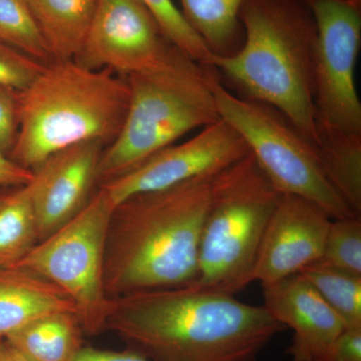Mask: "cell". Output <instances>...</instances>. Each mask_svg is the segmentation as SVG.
<instances>
[{"instance_id":"9a60e30c","label":"cell","mask_w":361,"mask_h":361,"mask_svg":"<svg viewBox=\"0 0 361 361\" xmlns=\"http://www.w3.org/2000/svg\"><path fill=\"white\" fill-rule=\"evenodd\" d=\"M61 311L78 316L75 303L56 285L20 266L0 268V338L40 316Z\"/></svg>"},{"instance_id":"8fae6325","label":"cell","mask_w":361,"mask_h":361,"mask_svg":"<svg viewBox=\"0 0 361 361\" xmlns=\"http://www.w3.org/2000/svg\"><path fill=\"white\" fill-rule=\"evenodd\" d=\"M250 153L241 135L223 118L187 142L157 152L129 172L99 185L114 204L158 191L199 176L217 174Z\"/></svg>"},{"instance_id":"83f0119b","label":"cell","mask_w":361,"mask_h":361,"mask_svg":"<svg viewBox=\"0 0 361 361\" xmlns=\"http://www.w3.org/2000/svg\"><path fill=\"white\" fill-rule=\"evenodd\" d=\"M33 172L18 166L0 153V187L21 186L32 182Z\"/></svg>"},{"instance_id":"277c9868","label":"cell","mask_w":361,"mask_h":361,"mask_svg":"<svg viewBox=\"0 0 361 361\" xmlns=\"http://www.w3.org/2000/svg\"><path fill=\"white\" fill-rule=\"evenodd\" d=\"M18 103L20 130L8 158L33 172L73 145L97 140L108 147L115 141L127 116L130 89L125 77L106 68L51 61L18 92Z\"/></svg>"},{"instance_id":"9c48e42d","label":"cell","mask_w":361,"mask_h":361,"mask_svg":"<svg viewBox=\"0 0 361 361\" xmlns=\"http://www.w3.org/2000/svg\"><path fill=\"white\" fill-rule=\"evenodd\" d=\"M316 28L314 108L319 145L361 137L355 68L361 47V0H305Z\"/></svg>"},{"instance_id":"d6986e66","label":"cell","mask_w":361,"mask_h":361,"mask_svg":"<svg viewBox=\"0 0 361 361\" xmlns=\"http://www.w3.org/2000/svg\"><path fill=\"white\" fill-rule=\"evenodd\" d=\"M39 242L30 183L0 187V268L20 263Z\"/></svg>"},{"instance_id":"ac0fdd59","label":"cell","mask_w":361,"mask_h":361,"mask_svg":"<svg viewBox=\"0 0 361 361\" xmlns=\"http://www.w3.org/2000/svg\"><path fill=\"white\" fill-rule=\"evenodd\" d=\"M250 0H180L183 16L213 56L235 54L244 42L240 11Z\"/></svg>"},{"instance_id":"ba28073f","label":"cell","mask_w":361,"mask_h":361,"mask_svg":"<svg viewBox=\"0 0 361 361\" xmlns=\"http://www.w3.org/2000/svg\"><path fill=\"white\" fill-rule=\"evenodd\" d=\"M115 206L108 192L99 186L77 216L39 241L16 265L37 273L65 292L75 303L87 336L106 330L111 299L104 288V244Z\"/></svg>"},{"instance_id":"e0dca14e","label":"cell","mask_w":361,"mask_h":361,"mask_svg":"<svg viewBox=\"0 0 361 361\" xmlns=\"http://www.w3.org/2000/svg\"><path fill=\"white\" fill-rule=\"evenodd\" d=\"M80 320L73 312L49 313L4 337L32 361H75L82 345Z\"/></svg>"},{"instance_id":"ffe728a7","label":"cell","mask_w":361,"mask_h":361,"mask_svg":"<svg viewBox=\"0 0 361 361\" xmlns=\"http://www.w3.org/2000/svg\"><path fill=\"white\" fill-rule=\"evenodd\" d=\"M301 275L349 327H361V276L324 264L306 266Z\"/></svg>"},{"instance_id":"30bf717a","label":"cell","mask_w":361,"mask_h":361,"mask_svg":"<svg viewBox=\"0 0 361 361\" xmlns=\"http://www.w3.org/2000/svg\"><path fill=\"white\" fill-rule=\"evenodd\" d=\"M178 51L140 0H97L84 45L73 61L89 70L106 68L127 77L160 68Z\"/></svg>"},{"instance_id":"7c38bea8","label":"cell","mask_w":361,"mask_h":361,"mask_svg":"<svg viewBox=\"0 0 361 361\" xmlns=\"http://www.w3.org/2000/svg\"><path fill=\"white\" fill-rule=\"evenodd\" d=\"M106 145L97 140L52 154L33 171L30 183L39 241L77 216L99 188V166Z\"/></svg>"},{"instance_id":"f1b7e54d","label":"cell","mask_w":361,"mask_h":361,"mask_svg":"<svg viewBox=\"0 0 361 361\" xmlns=\"http://www.w3.org/2000/svg\"><path fill=\"white\" fill-rule=\"evenodd\" d=\"M0 361H32L4 338L0 344Z\"/></svg>"},{"instance_id":"44dd1931","label":"cell","mask_w":361,"mask_h":361,"mask_svg":"<svg viewBox=\"0 0 361 361\" xmlns=\"http://www.w3.org/2000/svg\"><path fill=\"white\" fill-rule=\"evenodd\" d=\"M0 42L44 65L52 61L25 0H0Z\"/></svg>"},{"instance_id":"3957f363","label":"cell","mask_w":361,"mask_h":361,"mask_svg":"<svg viewBox=\"0 0 361 361\" xmlns=\"http://www.w3.org/2000/svg\"><path fill=\"white\" fill-rule=\"evenodd\" d=\"M244 42L209 66L237 96L284 114L316 146L314 108L317 28L305 0H250L240 11Z\"/></svg>"},{"instance_id":"5bb4252c","label":"cell","mask_w":361,"mask_h":361,"mask_svg":"<svg viewBox=\"0 0 361 361\" xmlns=\"http://www.w3.org/2000/svg\"><path fill=\"white\" fill-rule=\"evenodd\" d=\"M265 310L293 332L291 361H314L346 329L336 311L300 274L262 284Z\"/></svg>"},{"instance_id":"d4e9b609","label":"cell","mask_w":361,"mask_h":361,"mask_svg":"<svg viewBox=\"0 0 361 361\" xmlns=\"http://www.w3.org/2000/svg\"><path fill=\"white\" fill-rule=\"evenodd\" d=\"M18 92L0 84V153L6 157L13 151L20 130Z\"/></svg>"},{"instance_id":"cb8c5ba5","label":"cell","mask_w":361,"mask_h":361,"mask_svg":"<svg viewBox=\"0 0 361 361\" xmlns=\"http://www.w3.org/2000/svg\"><path fill=\"white\" fill-rule=\"evenodd\" d=\"M44 66L0 42V84L20 92L35 82Z\"/></svg>"},{"instance_id":"8992f818","label":"cell","mask_w":361,"mask_h":361,"mask_svg":"<svg viewBox=\"0 0 361 361\" xmlns=\"http://www.w3.org/2000/svg\"><path fill=\"white\" fill-rule=\"evenodd\" d=\"M280 195L250 153L216 175L192 284L235 295L253 282L259 248Z\"/></svg>"},{"instance_id":"4fadbf2b","label":"cell","mask_w":361,"mask_h":361,"mask_svg":"<svg viewBox=\"0 0 361 361\" xmlns=\"http://www.w3.org/2000/svg\"><path fill=\"white\" fill-rule=\"evenodd\" d=\"M331 221L312 202L280 195L259 248L253 282L273 283L319 261Z\"/></svg>"},{"instance_id":"5b68a950","label":"cell","mask_w":361,"mask_h":361,"mask_svg":"<svg viewBox=\"0 0 361 361\" xmlns=\"http://www.w3.org/2000/svg\"><path fill=\"white\" fill-rule=\"evenodd\" d=\"M210 66L178 51L166 65L127 75L130 103L120 134L104 148L99 186L129 172L183 135L220 118Z\"/></svg>"},{"instance_id":"f546056e","label":"cell","mask_w":361,"mask_h":361,"mask_svg":"<svg viewBox=\"0 0 361 361\" xmlns=\"http://www.w3.org/2000/svg\"><path fill=\"white\" fill-rule=\"evenodd\" d=\"M2 341H4V338H0V344H1Z\"/></svg>"},{"instance_id":"6da1fadb","label":"cell","mask_w":361,"mask_h":361,"mask_svg":"<svg viewBox=\"0 0 361 361\" xmlns=\"http://www.w3.org/2000/svg\"><path fill=\"white\" fill-rule=\"evenodd\" d=\"M106 329L155 361H258L285 327L263 305L189 284L111 299Z\"/></svg>"},{"instance_id":"603a6c76","label":"cell","mask_w":361,"mask_h":361,"mask_svg":"<svg viewBox=\"0 0 361 361\" xmlns=\"http://www.w3.org/2000/svg\"><path fill=\"white\" fill-rule=\"evenodd\" d=\"M165 33L167 39L176 47L194 61L203 66H208L213 54L209 51L203 39L194 32L175 6L173 0H140Z\"/></svg>"},{"instance_id":"7402d4cb","label":"cell","mask_w":361,"mask_h":361,"mask_svg":"<svg viewBox=\"0 0 361 361\" xmlns=\"http://www.w3.org/2000/svg\"><path fill=\"white\" fill-rule=\"evenodd\" d=\"M319 261L361 276V215L332 219Z\"/></svg>"},{"instance_id":"4316f807","label":"cell","mask_w":361,"mask_h":361,"mask_svg":"<svg viewBox=\"0 0 361 361\" xmlns=\"http://www.w3.org/2000/svg\"><path fill=\"white\" fill-rule=\"evenodd\" d=\"M75 361H155L130 348L123 351L82 348Z\"/></svg>"},{"instance_id":"2e32d148","label":"cell","mask_w":361,"mask_h":361,"mask_svg":"<svg viewBox=\"0 0 361 361\" xmlns=\"http://www.w3.org/2000/svg\"><path fill=\"white\" fill-rule=\"evenodd\" d=\"M52 61H73L84 45L97 0H25Z\"/></svg>"},{"instance_id":"7a4b0ae2","label":"cell","mask_w":361,"mask_h":361,"mask_svg":"<svg viewBox=\"0 0 361 361\" xmlns=\"http://www.w3.org/2000/svg\"><path fill=\"white\" fill-rule=\"evenodd\" d=\"M217 174L134 195L116 204L104 244L109 298L193 283Z\"/></svg>"},{"instance_id":"484cf974","label":"cell","mask_w":361,"mask_h":361,"mask_svg":"<svg viewBox=\"0 0 361 361\" xmlns=\"http://www.w3.org/2000/svg\"><path fill=\"white\" fill-rule=\"evenodd\" d=\"M314 361H361V327L344 329Z\"/></svg>"},{"instance_id":"52a82bcc","label":"cell","mask_w":361,"mask_h":361,"mask_svg":"<svg viewBox=\"0 0 361 361\" xmlns=\"http://www.w3.org/2000/svg\"><path fill=\"white\" fill-rule=\"evenodd\" d=\"M211 70L210 85L220 118L241 135L279 193L312 202L331 219L357 215L327 177L314 142L281 111L228 90Z\"/></svg>"}]
</instances>
